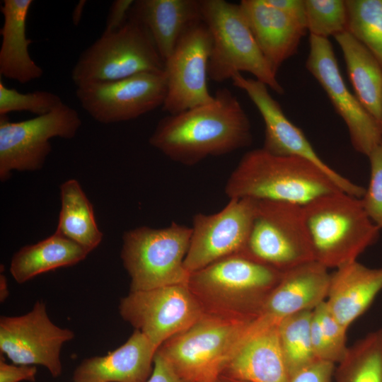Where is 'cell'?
I'll return each mask as SVG.
<instances>
[{
  "label": "cell",
  "mask_w": 382,
  "mask_h": 382,
  "mask_svg": "<svg viewBox=\"0 0 382 382\" xmlns=\"http://www.w3.org/2000/svg\"><path fill=\"white\" fill-rule=\"evenodd\" d=\"M306 68L318 81L345 122L354 149L368 156L382 144L380 123L347 87L328 38L310 35Z\"/></svg>",
  "instance_id": "obj_16"
},
{
  "label": "cell",
  "mask_w": 382,
  "mask_h": 382,
  "mask_svg": "<svg viewBox=\"0 0 382 382\" xmlns=\"http://www.w3.org/2000/svg\"><path fill=\"white\" fill-rule=\"evenodd\" d=\"M165 63L146 28L129 16L118 30L102 35L79 56L71 79L76 87L163 72Z\"/></svg>",
  "instance_id": "obj_7"
},
{
  "label": "cell",
  "mask_w": 382,
  "mask_h": 382,
  "mask_svg": "<svg viewBox=\"0 0 382 382\" xmlns=\"http://www.w3.org/2000/svg\"><path fill=\"white\" fill-rule=\"evenodd\" d=\"M215 382H246L221 376Z\"/></svg>",
  "instance_id": "obj_42"
},
{
  "label": "cell",
  "mask_w": 382,
  "mask_h": 382,
  "mask_svg": "<svg viewBox=\"0 0 382 382\" xmlns=\"http://www.w3.org/2000/svg\"><path fill=\"white\" fill-rule=\"evenodd\" d=\"M332 382H382V328L348 347L335 366Z\"/></svg>",
  "instance_id": "obj_28"
},
{
  "label": "cell",
  "mask_w": 382,
  "mask_h": 382,
  "mask_svg": "<svg viewBox=\"0 0 382 382\" xmlns=\"http://www.w3.org/2000/svg\"><path fill=\"white\" fill-rule=\"evenodd\" d=\"M91 252L55 231L48 238L20 248L12 257L10 272L18 284L59 267L74 265Z\"/></svg>",
  "instance_id": "obj_25"
},
{
  "label": "cell",
  "mask_w": 382,
  "mask_h": 382,
  "mask_svg": "<svg viewBox=\"0 0 382 382\" xmlns=\"http://www.w3.org/2000/svg\"><path fill=\"white\" fill-rule=\"evenodd\" d=\"M129 16L146 28L165 62L181 37L202 21L201 0H137Z\"/></svg>",
  "instance_id": "obj_22"
},
{
  "label": "cell",
  "mask_w": 382,
  "mask_h": 382,
  "mask_svg": "<svg viewBox=\"0 0 382 382\" xmlns=\"http://www.w3.org/2000/svg\"><path fill=\"white\" fill-rule=\"evenodd\" d=\"M347 330L329 310L325 301L312 312L311 340L316 360L338 364L345 357Z\"/></svg>",
  "instance_id": "obj_30"
},
{
  "label": "cell",
  "mask_w": 382,
  "mask_h": 382,
  "mask_svg": "<svg viewBox=\"0 0 382 382\" xmlns=\"http://www.w3.org/2000/svg\"><path fill=\"white\" fill-rule=\"evenodd\" d=\"M240 8L263 56L277 74L296 54L307 29L266 0H242Z\"/></svg>",
  "instance_id": "obj_20"
},
{
  "label": "cell",
  "mask_w": 382,
  "mask_h": 382,
  "mask_svg": "<svg viewBox=\"0 0 382 382\" xmlns=\"http://www.w3.org/2000/svg\"><path fill=\"white\" fill-rule=\"evenodd\" d=\"M134 2L133 0L113 1L110 6L103 32H112L120 28L127 22Z\"/></svg>",
  "instance_id": "obj_37"
},
{
  "label": "cell",
  "mask_w": 382,
  "mask_h": 382,
  "mask_svg": "<svg viewBox=\"0 0 382 382\" xmlns=\"http://www.w3.org/2000/svg\"><path fill=\"white\" fill-rule=\"evenodd\" d=\"M339 190L334 181L311 162L296 156L273 155L262 148L243 155L224 187L229 199L249 198L300 206Z\"/></svg>",
  "instance_id": "obj_3"
},
{
  "label": "cell",
  "mask_w": 382,
  "mask_h": 382,
  "mask_svg": "<svg viewBox=\"0 0 382 382\" xmlns=\"http://www.w3.org/2000/svg\"><path fill=\"white\" fill-rule=\"evenodd\" d=\"M121 317L158 349L185 331L205 313L188 284L130 291L120 300Z\"/></svg>",
  "instance_id": "obj_11"
},
{
  "label": "cell",
  "mask_w": 382,
  "mask_h": 382,
  "mask_svg": "<svg viewBox=\"0 0 382 382\" xmlns=\"http://www.w3.org/2000/svg\"><path fill=\"white\" fill-rule=\"evenodd\" d=\"M283 272L236 253L190 274L189 286L199 301L232 313L257 315Z\"/></svg>",
  "instance_id": "obj_8"
},
{
  "label": "cell",
  "mask_w": 382,
  "mask_h": 382,
  "mask_svg": "<svg viewBox=\"0 0 382 382\" xmlns=\"http://www.w3.org/2000/svg\"><path fill=\"white\" fill-rule=\"evenodd\" d=\"M212 45L211 33L203 21L179 40L164 62L167 92L163 112L178 114L214 100L207 86Z\"/></svg>",
  "instance_id": "obj_14"
},
{
  "label": "cell",
  "mask_w": 382,
  "mask_h": 382,
  "mask_svg": "<svg viewBox=\"0 0 382 382\" xmlns=\"http://www.w3.org/2000/svg\"><path fill=\"white\" fill-rule=\"evenodd\" d=\"M165 71L76 87L81 108L96 121L111 124L137 118L162 106L166 96Z\"/></svg>",
  "instance_id": "obj_13"
},
{
  "label": "cell",
  "mask_w": 382,
  "mask_h": 382,
  "mask_svg": "<svg viewBox=\"0 0 382 382\" xmlns=\"http://www.w3.org/2000/svg\"><path fill=\"white\" fill-rule=\"evenodd\" d=\"M61 210L56 231L91 252L103 239L93 206L75 179L60 187Z\"/></svg>",
  "instance_id": "obj_27"
},
{
  "label": "cell",
  "mask_w": 382,
  "mask_h": 382,
  "mask_svg": "<svg viewBox=\"0 0 382 382\" xmlns=\"http://www.w3.org/2000/svg\"><path fill=\"white\" fill-rule=\"evenodd\" d=\"M8 296V289L6 279L4 274L0 276V299L4 301Z\"/></svg>",
  "instance_id": "obj_41"
},
{
  "label": "cell",
  "mask_w": 382,
  "mask_h": 382,
  "mask_svg": "<svg viewBox=\"0 0 382 382\" xmlns=\"http://www.w3.org/2000/svg\"><path fill=\"white\" fill-rule=\"evenodd\" d=\"M305 5L311 35L328 38L347 30L345 0H305Z\"/></svg>",
  "instance_id": "obj_32"
},
{
  "label": "cell",
  "mask_w": 382,
  "mask_h": 382,
  "mask_svg": "<svg viewBox=\"0 0 382 382\" xmlns=\"http://www.w3.org/2000/svg\"><path fill=\"white\" fill-rule=\"evenodd\" d=\"M146 382H186L173 370L168 362L156 352L153 371Z\"/></svg>",
  "instance_id": "obj_38"
},
{
  "label": "cell",
  "mask_w": 382,
  "mask_h": 382,
  "mask_svg": "<svg viewBox=\"0 0 382 382\" xmlns=\"http://www.w3.org/2000/svg\"><path fill=\"white\" fill-rule=\"evenodd\" d=\"M191 235V227L175 221L166 228L143 226L125 232L120 257L130 291L188 284L184 261Z\"/></svg>",
  "instance_id": "obj_6"
},
{
  "label": "cell",
  "mask_w": 382,
  "mask_h": 382,
  "mask_svg": "<svg viewBox=\"0 0 382 382\" xmlns=\"http://www.w3.org/2000/svg\"><path fill=\"white\" fill-rule=\"evenodd\" d=\"M86 4V1L85 0L79 1L72 12V22L75 26H77L81 22Z\"/></svg>",
  "instance_id": "obj_40"
},
{
  "label": "cell",
  "mask_w": 382,
  "mask_h": 382,
  "mask_svg": "<svg viewBox=\"0 0 382 382\" xmlns=\"http://www.w3.org/2000/svg\"><path fill=\"white\" fill-rule=\"evenodd\" d=\"M239 253L282 272L313 261L302 206L256 200L250 231Z\"/></svg>",
  "instance_id": "obj_9"
},
{
  "label": "cell",
  "mask_w": 382,
  "mask_h": 382,
  "mask_svg": "<svg viewBox=\"0 0 382 382\" xmlns=\"http://www.w3.org/2000/svg\"><path fill=\"white\" fill-rule=\"evenodd\" d=\"M149 141L173 161L194 166L249 146L253 135L239 100L224 88L209 103L161 119Z\"/></svg>",
  "instance_id": "obj_1"
},
{
  "label": "cell",
  "mask_w": 382,
  "mask_h": 382,
  "mask_svg": "<svg viewBox=\"0 0 382 382\" xmlns=\"http://www.w3.org/2000/svg\"><path fill=\"white\" fill-rule=\"evenodd\" d=\"M74 332L55 325L44 302L37 301L27 313L0 318V351L14 364L45 367L53 378L62 372L61 350Z\"/></svg>",
  "instance_id": "obj_12"
},
{
  "label": "cell",
  "mask_w": 382,
  "mask_h": 382,
  "mask_svg": "<svg viewBox=\"0 0 382 382\" xmlns=\"http://www.w3.org/2000/svg\"><path fill=\"white\" fill-rule=\"evenodd\" d=\"M334 37L342 51L354 95L379 122L382 110V65L347 30Z\"/></svg>",
  "instance_id": "obj_26"
},
{
  "label": "cell",
  "mask_w": 382,
  "mask_h": 382,
  "mask_svg": "<svg viewBox=\"0 0 382 382\" xmlns=\"http://www.w3.org/2000/svg\"><path fill=\"white\" fill-rule=\"evenodd\" d=\"M257 316L209 311L157 350L186 382H215L244 341Z\"/></svg>",
  "instance_id": "obj_2"
},
{
  "label": "cell",
  "mask_w": 382,
  "mask_h": 382,
  "mask_svg": "<svg viewBox=\"0 0 382 382\" xmlns=\"http://www.w3.org/2000/svg\"><path fill=\"white\" fill-rule=\"evenodd\" d=\"M37 369L35 366L7 364L2 355L0 359V382H35Z\"/></svg>",
  "instance_id": "obj_36"
},
{
  "label": "cell",
  "mask_w": 382,
  "mask_h": 382,
  "mask_svg": "<svg viewBox=\"0 0 382 382\" xmlns=\"http://www.w3.org/2000/svg\"><path fill=\"white\" fill-rule=\"evenodd\" d=\"M347 31L382 65V0H345Z\"/></svg>",
  "instance_id": "obj_31"
},
{
  "label": "cell",
  "mask_w": 382,
  "mask_h": 382,
  "mask_svg": "<svg viewBox=\"0 0 382 382\" xmlns=\"http://www.w3.org/2000/svg\"><path fill=\"white\" fill-rule=\"evenodd\" d=\"M231 80L233 86L246 93L263 119L264 150L276 156L307 160L326 173L342 191L358 198L364 196L365 188L340 175L319 157L301 129L286 117L266 84L255 79L245 78L241 73L234 74Z\"/></svg>",
  "instance_id": "obj_17"
},
{
  "label": "cell",
  "mask_w": 382,
  "mask_h": 382,
  "mask_svg": "<svg viewBox=\"0 0 382 382\" xmlns=\"http://www.w3.org/2000/svg\"><path fill=\"white\" fill-rule=\"evenodd\" d=\"M381 291L382 267H369L355 260L330 274L325 302L335 318L348 329Z\"/></svg>",
  "instance_id": "obj_23"
},
{
  "label": "cell",
  "mask_w": 382,
  "mask_h": 382,
  "mask_svg": "<svg viewBox=\"0 0 382 382\" xmlns=\"http://www.w3.org/2000/svg\"><path fill=\"white\" fill-rule=\"evenodd\" d=\"M1 12L0 74L26 83L40 79L42 69L31 58L28 47L33 40L26 35V21L33 0H4Z\"/></svg>",
  "instance_id": "obj_24"
},
{
  "label": "cell",
  "mask_w": 382,
  "mask_h": 382,
  "mask_svg": "<svg viewBox=\"0 0 382 382\" xmlns=\"http://www.w3.org/2000/svg\"><path fill=\"white\" fill-rule=\"evenodd\" d=\"M63 103L61 98L54 93L46 91L21 93L6 87L0 81V115L25 111L40 116L53 111Z\"/></svg>",
  "instance_id": "obj_33"
},
{
  "label": "cell",
  "mask_w": 382,
  "mask_h": 382,
  "mask_svg": "<svg viewBox=\"0 0 382 382\" xmlns=\"http://www.w3.org/2000/svg\"><path fill=\"white\" fill-rule=\"evenodd\" d=\"M81 124L77 110L65 103L47 114L20 122L0 115V180L9 179L13 170L42 168L52 151L50 140L74 138Z\"/></svg>",
  "instance_id": "obj_10"
},
{
  "label": "cell",
  "mask_w": 382,
  "mask_h": 382,
  "mask_svg": "<svg viewBox=\"0 0 382 382\" xmlns=\"http://www.w3.org/2000/svg\"><path fill=\"white\" fill-rule=\"evenodd\" d=\"M256 200L230 198L219 212L193 216L192 235L184 265L193 273L225 257L241 253L248 239Z\"/></svg>",
  "instance_id": "obj_15"
},
{
  "label": "cell",
  "mask_w": 382,
  "mask_h": 382,
  "mask_svg": "<svg viewBox=\"0 0 382 382\" xmlns=\"http://www.w3.org/2000/svg\"><path fill=\"white\" fill-rule=\"evenodd\" d=\"M312 312L313 310L295 313L284 318L278 325L280 345L291 376L318 361L311 340Z\"/></svg>",
  "instance_id": "obj_29"
},
{
  "label": "cell",
  "mask_w": 382,
  "mask_h": 382,
  "mask_svg": "<svg viewBox=\"0 0 382 382\" xmlns=\"http://www.w3.org/2000/svg\"><path fill=\"white\" fill-rule=\"evenodd\" d=\"M157 350L143 333L134 330L115 350L83 360L74 371V382H146Z\"/></svg>",
  "instance_id": "obj_19"
},
{
  "label": "cell",
  "mask_w": 382,
  "mask_h": 382,
  "mask_svg": "<svg viewBox=\"0 0 382 382\" xmlns=\"http://www.w3.org/2000/svg\"><path fill=\"white\" fill-rule=\"evenodd\" d=\"M370 161V180L368 188L361 198L369 219L382 228V144L374 148L368 156Z\"/></svg>",
  "instance_id": "obj_34"
},
{
  "label": "cell",
  "mask_w": 382,
  "mask_h": 382,
  "mask_svg": "<svg viewBox=\"0 0 382 382\" xmlns=\"http://www.w3.org/2000/svg\"><path fill=\"white\" fill-rule=\"evenodd\" d=\"M278 325H265L259 320L221 376L246 382H289Z\"/></svg>",
  "instance_id": "obj_21"
},
{
  "label": "cell",
  "mask_w": 382,
  "mask_h": 382,
  "mask_svg": "<svg viewBox=\"0 0 382 382\" xmlns=\"http://www.w3.org/2000/svg\"><path fill=\"white\" fill-rule=\"evenodd\" d=\"M330 280L328 269L315 260L286 271L257 315L265 323L277 325L289 316L312 311L326 300Z\"/></svg>",
  "instance_id": "obj_18"
},
{
  "label": "cell",
  "mask_w": 382,
  "mask_h": 382,
  "mask_svg": "<svg viewBox=\"0 0 382 382\" xmlns=\"http://www.w3.org/2000/svg\"><path fill=\"white\" fill-rule=\"evenodd\" d=\"M379 123H380V125H381V129H382V110H381V118H380V120H379Z\"/></svg>",
  "instance_id": "obj_43"
},
{
  "label": "cell",
  "mask_w": 382,
  "mask_h": 382,
  "mask_svg": "<svg viewBox=\"0 0 382 382\" xmlns=\"http://www.w3.org/2000/svg\"><path fill=\"white\" fill-rule=\"evenodd\" d=\"M302 207L314 260L328 269L357 260L378 238L380 229L368 216L361 198L339 190Z\"/></svg>",
  "instance_id": "obj_4"
},
{
  "label": "cell",
  "mask_w": 382,
  "mask_h": 382,
  "mask_svg": "<svg viewBox=\"0 0 382 382\" xmlns=\"http://www.w3.org/2000/svg\"><path fill=\"white\" fill-rule=\"evenodd\" d=\"M202 21L212 40L209 78L221 83L242 71L253 74L277 93L284 94L240 8L225 0H201Z\"/></svg>",
  "instance_id": "obj_5"
},
{
  "label": "cell",
  "mask_w": 382,
  "mask_h": 382,
  "mask_svg": "<svg viewBox=\"0 0 382 382\" xmlns=\"http://www.w3.org/2000/svg\"><path fill=\"white\" fill-rule=\"evenodd\" d=\"M306 28L305 0H266ZM307 29V28H306Z\"/></svg>",
  "instance_id": "obj_39"
},
{
  "label": "cell",
  "mask_w": 382,
  "mask_h": 382,
  "mask_svg": "<svg viewBox=\"0 0 382 382\" xmlns=\"http://www.w3.org/2000/svg\"><path fill=\"white\" fill-rule=\"evenodd\" d=\"M335 364L316 361L294 373L289 382H332Z\"/></svg>",
  "instance_id": "obj_35"
}]
</instances>
